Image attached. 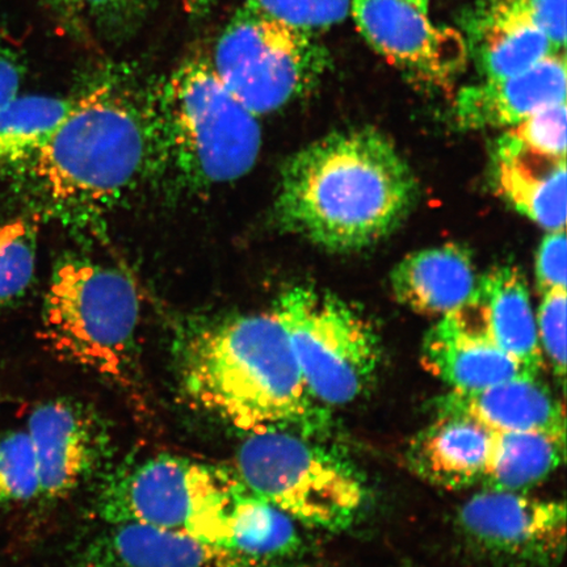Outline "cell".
<instances>
[{
    "instance_id": "cb8c5ba5",
    "label": "cell",
    "mask_w": 567,
    "mask_h": 567,
    "mask_svg": "<svg viewBox=\"0 0 567 567\" xmlns=\"http://www.w3.org/2000/svg\"><path fill=\"white\" fill-rule=\"evenodd\" d=\"M71 104L73 96L18 95L0 106V172L30 165Z\"/></svg>"
},
{
    "instance_id": "30bf717a",
    "label": "cell",
    "mask_w": 567,
    "mask_h": 567,
    "mask_svg": "<svg viewBox=\"0 0 567 567\" xmlns=\"http://www.w3.org/2000/svg\"><path fill=\"white\" fill-rule=\"evenodd\" d=\"M464 542L507 567H555L566 549L564 502L485 488L457 513Z\"/></svg>"
},
{
    "instance_id": "7402d4cb",
    "label": "cell",
    "mask_w": 567,
    "mask_h": 567,
    "mask_svg": "<svg viewBox=\"0 0 567 567\" xmlns=\"http://www.w3.org/2000/svg\"><path fill=\"white\" fill-rule=\"evenodd\" d=\"M566 432H492L482 484L488 491L524 493L564 464Z\"/></svg>"
},
{
    "instance_id": "8992f818",
    "label": "cell",
    "mask_w": 567,
    "mask_h": 567,
    "mask_svg": "<svg viewBox=\"0 0 567 567\" xmlns=\"http://www.w3.org/2000/svg\"><path fill=\"white\" fill-rule=\"evenodd\" d=\"M246 493L233 466L163 453L106 473L94 508L104 524L182 532L230 549L234 514Z\"/></svg>"
},
{
    "instance_id": "83f0119b",
    "label": "cell",
    "mask_w": 567,
    "mask_h": 567,
    "mask_svg": "<svg viewBox=\"0 0 567 567\" xmlns=\"http://www.w3.org/2000/svg\"><path fill=\"white\" fill-rule=\"evenodd\" d=\"M537 336L545 363L559 381L566 374V288L548 290L536 316Z\"/></svg>"
},
{
    "instance_id": "484cf974",
    "label": "cell",
    "mask_w": 567,
    "mask_h": 567,
    "mask_svg": "<svg viewBox=\"0 0 567 567\" xmlns=\"http://www.w3.org/2000/svg\"><path fill=\"white\" fill-rule=\"evenodd\" d=\"M38 463L27 430L0 434V509L39 499Z\"/></svg>"
},
{
    "instance_id": "277c9868",
    "label": "cell",
    "mask_w": 567,
    "mask_h": 567,
    "mask_svg": "<svg viewBox=\"0 0 567 567\" xmlns=\"http://www.w3.org/2000/svg\"><path fill=\"white\" fill-rule=\"evenodd\" d=\"M152 177L198 194L251 172L261 127L219 80L209 55L197 53L155 84Z\"/></svg>"
},
{
    "instance_id": "ba28073f",
    "label": "cell",
    "mask_w": 567,
    "mask_h": 567,
    "mask_svg": "<svg viewBox=\"0 0 567 567\" xmlns=\"http://www.w3.org/2000/svg\"><path fill=\"white\" fill-rule=\"evenodd\" d=\"M209 59L219 80L258 117L307 95L329 63L316 33L274 17L258 0L233 13Z\"/></svg>"
},
{
    "instance_id": "4316f807",
    "label": "cell",
    "mask_w": 567,
    "mask_h": 567,
    "mask_svg": "<svg viewBox=\"0 0 567 567\" xmlns=\"http://www.w3.org/2000/svg\"><path fill=\"white\" fill-rule=\"evenodd\" d=\"M153 0H82L87 24L99 38L113 45H122L144 27L152 11Z\"/></svg>"
},
{
    "instance_id": "e0dca14e",
    "label": "cell",
    "mask_w": 567,
    "mask_h": 567,
    "mask_svg": "<svg viewBox=\"0 0 567 567\" xmlns=\"http://www.w3.org/2000/svg\"><path fill=\"white\" fill-rule=\"evenodd\" d=\"M422 363L457 393L478 392L526 373L457 311L439 319L427 332Z\"/></svg>"
},
{
    "instance_id": "6da1fadb",
    "label": "cell",
    "mask_w": 567,
    "mask_h": 567,
    "mask_svg": "<svg viewBox=\"0 0 567 567\" xmlns=\"http://www.w3.org/2000/svg\"><path fill=\"white\" fill-rule=\"evenodd\" d=\"M155 84L136 70L96 71L28 165L34 188L62 223L87 229L103 223L153 174Z\"/></svg>"
},
{
    "instance_id": "836d02e7",
    "label": "cell",
    "mask_w": 567,
    "mask_h": 567,
    "mask_svg": "<svg viewBox=\"0 0 567 567\" xmlns=\"http://www.w3.org/2000/svg\"><path fill=\"white\" fill-rule=\"evenodd\" d=\"M184 11L188 13L190 18L202 19L215 9L219 0H181Z\"/></svg>"
},
{
    "instance_id": "4dcf8cb0",
    "label": "cell",
    "mask_w": 567,
    "mask_h": 567,
    "mask_svg": "<svg viewBox=\"0 0 567 567\" xmlns=\"http://www.w3.org/2000/svg\"><path fill=\"white\" fill-rule=\"evenodd\" d=\"M566 233L565 229L549 231L538 247L536 278L542 292L566 288Z\"/></svg>"
},
{
    "instance_id": "ac0fdd59",
    "label": "cell",
    "mask_w": 567,
    "mask_h": 567,
    "mask_svg": "<svg viewBox=\"0 0 567 567\" xmlns=\"http://www.w3.org/2000/svg\"><path fill=\"white\" fill-rule=\"evenodd\" d=\"M492 431L471 416L439 411L434 423L410 443L408 463L422 480L449 491H461L484 478Z\"/></svg>"
},
{
    "instance_id": "d4e9b609",
    "label": "cell",
    "mask_w": 567,
    "mask_h": 567,
    "mask_svg": "<svg viewBox=\"0 0 567 567\" xmlns=\"http://www.w3.org/2000/svg\"><path fill=\"white\" fill-rule=\"evenodd\" d=\"M38 257V229L24 218L0 225V309L27 292Z\"/></svg>"
},
{
    "instance_id": "7a4b0ae2",
    "label": "cell",
    "mask_w": 567,
    "mask_h": 567,
    "mask_svg": "<svg viewBox=\"0 0 567 567\" xmlns=\"http://www.w3.org/2000/svg\"><path fill=\"white\" fill-rule=\"evenodd\" d=\"M417 184L393 141L373 127L311 142L282 167L274 207L282 230L323 250L380 243L413 208Z\"/></svg>"
},
{
    "instance_id": "603a6c76",
    "label": "cell",
    "mask_w": 567,
    "mask_h": 567,
    "mask_svg": "<svg viewBox=\"0 0 567 567\" xmlns=\"http://www.w3.org/2000/svg\"><path fill=\"white\" fill-rule=\"evenodd\" d=\"M230 549L281 567H307L299 523L248 491L234 514Z\"/></svg>"
},
{
    "instance_id": "4fadbf2b",
    "label": "cell",
    "mask_w": 567,
    "mask_h": 567,
    "mask_svg": "<svg viewBox=\"0 0 567 567\" xmlns=\"http://www.w3.org/2000/svg\"><path fill=\"white\" fill-rule=\"evenodd\" d=\"M76 567H281L182 532L105 524L76 555Z\"/></svg>"
},
{
    "instance_id": "9a60e30c",
    "label": "cell",
    "mask_w": 567,
    "mask_h": 567,
    "mask_svg": "<svg viewBox=\"0 0 567 567\" xmlns=\"http://www.w3.org/2000/svg\"><path fill=\"white\" fill-rule=\"evenodd\" d=\"M561 103H566V60L565 53H555L520 74L461 90L453 115L463 130H494L513 127Z\"/></svg>"
},
{
    "instance_id": "2e32d148",
    "label": "cell",
    "mask_w": 567,
    "mask_h": 567,
    "mask_svg": "<svg viewBox=\"0 0 567 567\" xmlns=\"http://www.w3.org/2000/svg\"><path fill=\"white\" fill-rule=\"evenodd\" d=\"M493 158L495 187L507 203L548 231L565 229L566 158L532 151L509 131Z\"/></svg>"
},
{
    "instance_id": "ffe728a7",
    "label": "cell",
    "mask_w": 567,
    "mask_h": 567,
    "mask_svg": "<svg viewBox=\"0 0 567 567\" xmlns=\"http://www.w3.org/2000/svg\"><path fill=\"white\" fill-rule=\"evenodd\" d=\"M439 411L471 416L492 432H566L564 403L538 375L527 373L478 392H451L441 401Z\"/></svg>"
},
{
    "instance_id": "7c38bea8",
    "label": "cell",
    "mask_w": 567,
    "mask_h": 567,
    "mask_svg": "<svg viewBox=\"0 0 567 567\" xmlns=\"http://www.w3.org/2000/svg\"><path fill=\"white\" fill-rule=\"evenodd\" d=\"M38 463L39 499H65L105 470L112 439L103 417L86 403L59 399L41 403L28 421Z\"/></svg>"
},
{
    "instance_id": "8fae6325",
    "label": "cell",
    "mask_w": 567,
    "mask_h": 567,
    "mask_svg": "<svg viewBox=\"0 0 567 567\" xmlns=\"http://www.w3.org/2000/svg\"><path fill=\"white\" fill-rule=\"evenodd\" d=\"M350 13L373 51L411 80L445 87L463 73L470 56L463 33L432 23L406 0H352Z\"/></svg>"
},
{
    "instance_id": "44dd1931",
    "label": "cell",
    "mask_w": 567,
    "mask_h": 567,
    "mask_svg": "<svg viewBox=\"0 0 567 567\" xmlns=\"http://www.w3.org/2000/svg\"><path fill=\"white\" fill-rule=\"evenodd\" d=\"M467 52L485 80L512 76L557 52L524 0H495L474 20Z\"/></svg>"
},
{
    "instance_id": "d6a6232c",
    "label": "cell",
    "mask_w": 567,
    "mask_h": 567,
    "mask_svg": "<svg viewBox=\"0 0 567 567\" xmlns=\"http://www.w3.org/2000/svg\"><path fill=\"white\" fill-rule=\"evenodd\" d=\"M52 13L53 19L71 38L87 42L90 27L82 7V0H40Z\"/></svg>"
},
{
    "instance_id": "e575fe53",
    "label": "cell",
    "mask_w": 567,
    "mask_h": 567,
    "mask_svg": "<svg viewBox=\"0 0 567 567\" xmlns=\"http://www.w3.org/2000/svg\"><path fill=\"white\" fill-rule=\"evenodd\" d=\"M406 2L416 7L417 10L429 13L430 0H406Z\"/></svg>"
},
{
    "instance_id": "5bb4252c",
    "label": "cell",
    "mask_w": 567,
    "mask_h": 567,
    "mask_svg": "<svg viewBox=\"0 0 567 567\" xmlns=\"http://www.w3.org/2000/svg\"><path fill=\"white\" fill-rule=\"evenodd\" d=\"M456 311L516 361L523 372L538 375L547 365L528 284L516 267L491 269L478 279L470 300Z\"/></svg>"
},
{
    "instance_id": "d6986e66",
    "label": "cell",
    "mask_w": 567,
    "mask_h": 567,
    "mask_svg": "<svg viewBox=\"0 0 567 567\" xmlns=\"http://www.w3.org/2000/svg\"><path fill=\"white\" fill-rule=\"evenodd\" d=\"M477 281L471 252L455 244L410 254L390 275L396 301L417 315L441 318L464 307Z\"/></svg>"
},
{
    "instance_id": "3957f363",
    "label": "cell",
    "mask_w": 567,
    "mask_h": 567,
    "mask_svg": "<svg viewBox=\"0 0 567 567\" xmlns=\"http://www.w3.org/2000/svg\"><path fill=\"white\" fill-rule=\"evenodd\" d=\"M179 380L196 408L245 435L290 430L317 436L328 422L274 311L226 318L195 331L181 347Z\"/></svg>"
},
{
    "instance_id": "5b68a950",
    "label": "cell",
    "mask_w": 567,
    "mask_h": 567,
    "mask_svg": "<svg viewBox=\"0 0 567 567\" xmlns=\"http://www.w3.org/2000/svg\"><path fill=\"white\" fill-rule=\"evenodd\" d=\"M141 299L122 269L86 258L55 267L42 307L41 338L55 358L117 382L138 359Z\"/></svg>"
},
{
    "instance_id": "52a82bcc",
    "label": "cell",
    "mask_w": 567,
    "mask_h": 567,
    "mask_svg": "<svg viewBox=\"0 0 567 567\" xmlns=\"http://www.w3.org/2000/svg\"><path fill=\"white\" fill-rule=\"evenodd\" d=\"M233 467L248 492L303 527L347 529L367 505L365 482L357 467L302 432L245 435Z\"/></svg>"
},
{
    "instance_id": "9c48e42d",
    "label": "cell",
    "mask_w": 567,
    "mask_h": 567,
    "mask_svg": "<svg viewBox=\"0 0 567 567\" xmlns=\"http://www.w3.org/2000/svg\"><path fill=\"white\" fill-rule=\"evenodd\" d=\"M274 315L319 405H350L370 388L381 363V344L357 308L328 290L300 286L279 297Z\"/></svg>"
},
{
    "instance_id": "f546056e",
    "label": "cell",
    "mask_w": 567,
    "mask_h": 567,
    "mask_svg": "<svg viewBox=\"0 0 567 567\" xmlns=\"http://www.w3.org/2000/svg\"><path fill=\"white\" fill-rule=\"evenodd\" d=\"M524 145L553 158H566V103L549 106L509 127Z\"/></svg>"
},
{
    "instance_id": "1f68e13d",
    "label": "cell",
    "mask_w": 567,
    "mask_h": 567,
    "mask_svg": "<svg viewBox=\"0 0 567 567\" xmlns=\"http://www.w3.org/2000/svg\"><path fill=\"white\" fill-rule=\"evenodd\" d=\"M24 73L21 55L0 27V106L19 95Z\"/></svg>"
},
{
    "instance_id": "f1b7e54d",
    "label": "cell",
    "mask_w": 567,
    "mask_h": 567,
    "mask_svg": "<svg viewBox=\"0 0 567 567\" xmlns=\"http://www.w3.org/2000/svg\"><path fill=\"white\" fill-rule=\"evenodd\" d=\"M351 2L352 0H258L274 17L313 33L343 21L350 13Z\"/></svg>"
}]
</instances>
